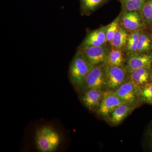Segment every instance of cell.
<instances>
[{"instance_id": "obj_12", "label": "cell", "mask_w": 152, "mask_h": 152, "mask_svg": "<svg viewBox=\"0 0 152 152\" xmlns=\"http://www.w3.org/2000/svg\"><path fill=\"white\" fill-rule=\"evenodd\" d=\"M134 109V108L133 106L123 103L110 113L108 116L109 120L114 124H118L130 114Z\"/></svg>"}, {"instance_id": "obj_6", "label": "cell", "mask_w": 152, "mask_h": 152, "mask_svg": "<svg viewBox=\"0 0 152 152\" xmlns=\"http://www.w3.org/2000/svg\"><path fill=\"white\" fill-rule=\"evenodd\" d=\"M79 50L90 64L95 66L106 64L110 49L104 45L86 47L79 48Z\"/></svg>"}, {"instance_id": "obj_19", "label": "cell", "mask_w": 152, "mask_h": 152, "mask_svg": "<svg viewBox=\"0 0 152 152\" xmlns=\"http://www.w3.org/2000/svg\"><path fill=\"white\" fill-rule=\"evenodd\" d=\"M121 4L123 12H140L147 0H119Z\"/></svg>"}, {"instance_id": "obj_8", "label": "cell", "mask_w": 152, "mask_h": 152, "mask_svg": "<svg viewBox=\"0 0 152 152\" xmlns=\"http://www.w3.org/2000/svg\"><path fill=\"white\" fill-rule=\"evenodd\" d=\"M129 55L124 66L128 73L140 68L152 67V54L134 53Z\"/></svg>"}, {"instance_id": "obj_16", "label": "cell", "mask_w": 152, "mask_h": 152, "mask_svg": "<svg viewBox=\"0 0 152 152\" xmlns=\"http://www.w3.org/2000/svg\"><path fill=\"white\" fill-rule=\"evenodd\" d=\"M152 50V43L151 35L142 31L138 42L136 53L140 54L149 53Z\"/></svg>"}, {"instance_id": "obj_9", "label": "cell", "mask_w": 152, "mask_h": 152, "mask_svg": "<svg viewBox=\"0 0 152 152\" xmlns=\"http://www.w3.org/2000/svg\"><path fill=\"white\" fill-rule=\"evenodd\" d=\"M123 104L115 92L106 91L104 93L103 98L98 110V113L104 118L108 117L111 112Z\"/></svg>"}, {"instance_id": "obj_10", "label": "cell", "mask_w": 152, "mask_h": 152, "mask_svg": "<svg viewBox=\"0 0 152 152\" xmlns=\"http://www.w3.org/2000/svg\"><path fill=\"white\" fill-rule=\"evenodd\" d=\"M107 29V25L91 32L83 41L79 48L105 45L107 43L106 40Z\"/></svg>"}, {"instance_id": "obj_21", "label": "cell", "mask_w": 152, "mask_h": 152, "mask_svg": "<svg viewBox=\"0 0 152 152\" xmlns=\"http://www.w3.org/2000/svg\"><path fill=\"white\" fill-rule=\"evenodd\" d=\"M120 16H118L110 23L107 25V32H106V40L107 43H111L114 35L120 26Z\"/></svg>"}, {"instance_id": "obj_2", "label": "cell", "mask_w": 152, "mask_h": 152, "mask_svg": "<svg viewBox=\"0 0 152 152\" xmlns=\"http://www.w3.org/2000/svg\"><path fill=\"white\" fill-rule=\"evenodd\" d=\"M35 141L39 151L53 152L57 150L61 143V137L53 128L45 126L36 132Z\"/></svg>"}, {"instance_id": "obj_7", "label": "cell", "mask_w": 152, "mask_h": 152, "mask_svg": "<svg viewBox=\"0 0 152 152\" xmlns=\"http://www.w3.org/2000/svg\"><path fill=\"white\" fill-rule=\"evenodd\" d=\"M120 15V24L128 32L142 31L145 26L140 12H122Z\"/></svg>"}, {"instance_id": "obj_14", "label": "cell", "mask_w": 152, "mask_h": 152, "mask_svg": "<svg viewBox=\"0 0 152 152\" xmlns=\"http://www.w3.org/2000/svg\"><path fill=\"white\" fill-rule=\"evenodd\" d=\"M129 34L127 31L120 24L111 43V48L122 50L124 49L127 42Z\"/></svg>"}, {"instance_id": "obj_20", "label": "cell", "mask_w": 152, "mask_h": 152, "mask_svg": "<svg viewBox=\"0 0 152 152\" xmlns=\"http://www.w3.org/2000/svg\"><path fill=\"white\" fill-rule=\"evenodd\" d=\"M145 26H152V0H147L140 12Z\"/></svg>"}, {"instance_id": "obj_3", "label": "cell", "mask_w": 152, "mask_h": 152, "mask_svg": "<svg viewBox=\"0 0 152 152\" xmlns=\"http://www.w3.org/2000/svg\"><path fill=\"white\" fill-rule=\"evenodd\" d=\"M104 67L106 76V88L108 90V91L116 90L126 81L128 73L124 66H116L104 64Z\"/></svg>"}, {"instance_id": "obj_18", "label": "cell", "mask_w": 152, "mask_h": 152, "mask_svg": "<svg viewBox=\"0 0 152 152\" xmlns=\"http://www.w3.org/2000/svg\"><path fill=\"white\" fill-rule=\"evenodd\" d=\"M142 31H136L129 34L126 45L124 49V50L128 54L136 53L138 42Z\"/></svg>"}, {"instance_id": "obj_22", "label": "cell", "mask_w": 152, "mask_h": 152, "mask_svg": "<svg viewBox=\"0 0 152 152\" xmlns=\"http://www.w3.org/2000/svg\"><path fill=\"white\" fill-rule=\"evenodd\" d=\"M140 95L145 101L152 104V83H148L144 86Z\"/></svg>"}, {"instance_id": "obj_11", "label": "cell", "mask_w": 152, "mask_h": 152, "mask_svg": "<svg viewBox=\"0 0 152 152\" xmlns=\"http://www.w3.org/2000/svg\"><path fill=\"white\" fill-rule=\"evenodd\" d=\"M104 93L102 89H94L83 92L81 101L84 105L90 110H98L103 98Z\"/></svg>"}, {"instance_id": "obj_13", "label": "cell", "mask_w": 152, "mask_h": 152, "mask_svg": "<svg viewBox=\"0 0 152 152\" xmlns=\"http://www.w3.org/2000/svg\"><path fill=\"white\" fill-rule=\"evenodd\" d=\"M152 72V68H142L133 71L130 74V80L137 86H145L148 83Z\"/></svg>"}, {"instance_id": "obj_1", "label": "cell", "mask_w": 152, "mask_h": 152, "mask_svg": "<svg viewBox=\"0 0 152 152\" xmlns=\"http://www.w3.org/2000/svg\"><path fill=\"white\" fill-rule=\"evenodd\" d=\"M94 66L86 60L78 50L72 60L69 69V77L74 86L81 90L87 75Z\"/></svg>"}, {"instance_id": "obj_15", "label": "cell", "mask_w": 152, "mask_h": 152, "mask_svg": "<svg viewBox=\"0 0 152 152\" xmlns=\"http://www.w3.org/2000/svg\"><path fill=\"white\" fill-rule=\"evenodd\" d=\"M81 12L83 15H88L92 13L108 0H80Z\"/></svg>"}, {"instance_id": "obj_23", "label": "cell", "mask_w": 152, "mask_h": 152, "mask_svg": "<svg viewBox=\"0 0 152 152\" xmlns=\"http://www.w3.org/2000/svg\"><path fill=\"white\" fill-rule=\"evenodd\" d=\"M150 137L151 138V144L152 145V132L150 133Z\"/></svg>"}, {"instance_id": "obj_24", "label": "cell", "mask_w": 152, "mask_h": 152, "mask_svg": "<svg viewBox=\"0 0 152 152\" xmlns=\"http://www.w3.org/2000/svg\"><path fill=\"white\" fill-rule=\"evenodd\" d=\"M151 39L152 43V31L151 34Z\"/></svg>"}, {"instance_id": "obj_5", "label": "cell", "mask_w": 152, "mask_h": 152, "mask_svg": "<svg viewBox=\"0 0 152 152\" xmlns=\"http://www.w3.org/2000/svg\"><path fill=\"white\" fill-rule=\"evenodd\" d=\"M140 87L131 80L126 81L115 92L123 103L134 107L138 100L139 93L141 94Z\"/></svg>"}, {"instance_id": "obj_4", "label": "cell", "mask_w": 152, "mask_h": 152, "mask_svg": "<svg viewBox=\"0 0 152 152\" xmlns=\"http://www.w3.org/2000/svg\"><path fill=\"white\" fill-rule=\"evenodd\" d=\"M105 73L104 64L95 66L87 75L81 90L84 92L94 89L106 88Z\"/></svg>"}, {"instance_id": "obj_17", "label": "cell", "mask_w": 152, "mask_h": 152, "mask_svg": "<svg viewBox=\"0 0 152 152\" xmlns=\"http://www.w3.org/2000/svg\"><path fill=\"white\" fill-rule=\"evenodd\" d=\"M124 59L123 50L111 48L109 51L105 64L116 66L124 67Z\"/></svg>"}]
</instances>
